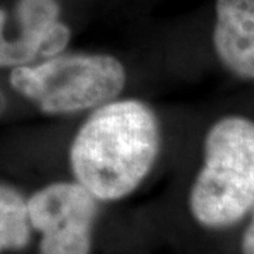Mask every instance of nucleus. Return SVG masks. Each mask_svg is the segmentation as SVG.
I'll return each instance as SVG.
<instances>
[{
    "mask_svg": "<svg viewBox=\"0 0 254 254\" xmlns=\"http://www.w3.org/2000/svg\"><path fill=\"white\" fill-rule=\"evenodd\" d=\"M7 14L0 9V68H16L48 58L46 44L18 30V36L6 34Z\"/></svg>",
    "mask_w": 254,
    "mask_h": 254,
    "instance_id": "obj_7",
    "label": "nucleus"
},
{
    "mask_svg": "<svg viewBox=\"0 0 254 254\" xmlns=\"http://www.w3.org/2000/svg\"><path fill=\"white\" fill-rule=\"evenodd\" d=\"M31 235L27 199L16 187L0 182V254L24 250Z\"/></svg>",
    "mask_w": 254,
    "mask_h": 254,
    "instance_id": "obj_6",
    "label": "nucleus"
},
{
    "mask_svg": "<svg viewBox=\"0 0 254 254\" xmlns=\"http://www.w3.org/2000/svg\"><path fill=\"white\" fill-rule=\"evenodd\" d=\"M254 206V122L226 116L209 128L190 209L205 227L235 225Z\"/></svg>",
    "mask_w": 254,
    "mask_h": 254,
    "instance_id": "obj_2",
    "label": "nucleus"
},
{
    "mask_svg": "<svg viewBox=\"0 0 254 254\" xmlns=\"http://www.w3.org/2000/svg\"><path fill=\"white\" fill-rule=\"evenodd\" d=\"M213 47L230 72L254 81V0H216Z\"/></svg>",
    "mask_w": 254,
    "mask_h": 254,
    "instance_id": "obj_5",
    "label": "nucleus"
},
{
    "mask_svg": "<svg viewBox=\"0 0 254 254\" xmlns=\"http://www.w3.org/2000/svg\"><path fill=\"white\" fill-rule=\"evenodd\" d=\"M98 202L76 181L51 182L27 199L30 225L41 235L40 254H89Z\"/></svg>",
    "mask_w": 254,
    "mask_h": 254,
    "instance_id": "obj_4",
    "label": "nucleus"
},
{
    "mask_svg": "<svg viewBox=\"0 0 254 254\" xmlns=\"http://www.w3.org/2000/svg\"><path fill=\"white\" fill-rule=\"evenodd\" d=\"M161 151L155 110L137 98H116L91 110L69 145L73 181L99 202L128 196L151 173Z\"/></svg>",
    "mask_w": 254,
    "mask_h": 254,
    "instance_id": "obj_1",
    "label": "nucleus"
},
{
    "mask_svg": "<svg viewBox=\"0 0 254 254\" xmlns=\"http://www.w3.org/2000/svg\"><path fill=\"white\" fill-rule=\"evenodd\" d=\"M242 250H243V254H254V216L243 235Z\"/></svg>",
    "mask_w": 254,
    "mask_h": 254,
    "instance_id": "obj_8",
    "label": "nucleus"
},
{
    "mask_svg": "<svg viewBox=\"0 0 254 254\" xmlns=\"http://www.w3.org/2000/svg\"><path fill=\"white\" fill-rule=\"evenodd\" d=\"M11 88L47 116L91 112L125 91L127 72L118 57L103 53H61L11 68Z\"/></svg>",
    "mask_w": 254,
    "mask_h": 254,
    "instance_id": "obj_3",
    "label": "nucleus"
}]
</instances>
